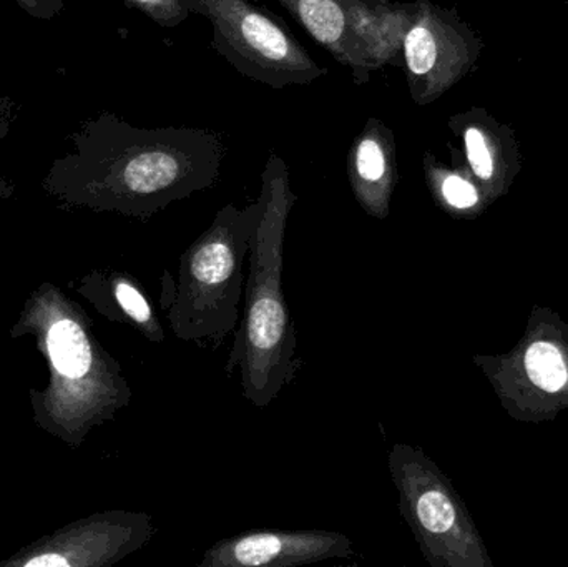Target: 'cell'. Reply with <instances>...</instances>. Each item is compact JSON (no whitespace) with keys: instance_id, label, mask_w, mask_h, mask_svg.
Returning a JSON list of instances; mask_svg holds the SVG:
<instances>
[{"instance_id":"1","label":"cell","mask_w":568,"mask_h":567,"mask_svg":"<svg viewBox=\"0 0 568 567\" xmlns=\"http://www.w3.org/2000/svg\"><path fill=\"white\" fill-rule=\"evenodd\" d=\"M69 139L73 152L53 160L43 190L65 206L142 222L215 186L226 153L215 130L140 129L112 112L87 120Z\"/></svg>"},{"instance_id":"2","label":"cell","mask_w":568,"mask_h":567,"mask_svg":"<svg viewBox=\"0 0 568 567\" xmlns=\"http://www.w3.org/2000/svg\"><path fill=\"white\" fill-rule=\"evenodd\" d=\"M262 215L253 233L242 322L226 360V375L240 372L242 395L258 409L268 408L293 385L303 368L297 333L283 288L284 235L297 196L290 170L270 153L262 173Z\"/></svg>"},{"instance_id":"3","label":"cell","mask_w":568,"mask_h":567,"mask_svg":"<svg viewBox=\"0 0 568 567\" xmlns=\"http://www.w3.org/2000/svg\"><path fill=\"white\" fill-rule=\"evenodd\" d=\"M32 333L45 353L50 385L32 392L40 428L77 448L95 426L112 422L132 402L120 363L100 345L92 322L55 286L33 293L13 330Z\"/></svg>"},{"instance_id":"4","label":"cell","mask_w":568,"mask_h":567,"mask_svg":"<svg viewBox=\"0 0 568 567\" xmlns=\"http://www.w3.org/2000/svg\"><path fill=\"white\" fill-rule=\"evenodd\" d=\"M262 202L229 203L182 253L175 279H162V308L180 342L216 350L235 332L245 292V263Z\"/></svg>"},{"instance_id":"5","label":"cell","mask_w":568,"mask_h":567,"mask_svg":"<svg viewBox=\"0 0 568 567\" xmlns=\"http://www.w3.org/2000/svg\"><path fill=\"white\" fill-rule=\"evenodd\" d=\"M400 516L433 567H493L459 493L419 446L394 443L387 455Z\"/></svg>"},{"instance_id":"6","label":"cell","mask_w":568,"mask_h":567,"mask_svg":"<svg viewBox=\"0 0 568 567\" xmlns=\"http://www.w3.org/2000/svg\"><path fill=\"white\" fill-rule=\"evenodd\" d=\"M213 27V49L242 75L272 89L307 85L326 75L275 13L253 0H182Z\"/></svg>"},{"instance_id":"7","label":"cell","mask_w":568,"mask_h":567,"mask_svg":"<svg viewBox=\"0 0 568 567\" xmlns=\"http://www.w3.org/2000/svg\"><path fill=\"white\" fill-rule=\"evenodd\" d=\"M293 19L353 77L369 82L386 65L403 69L409 2L393 0H278Z\"/></svg>"},{"instance_id":"8","label":"cell","mask_w":568,"mask_h":567,"mask_svg":"<svg viewBox=\"0 0 568 567\" xmlns=\"http://www.w3.org/2000/svg\"><path fill=\"white\" fill-rule=\"evenodd\" d=\"M476 363L516 418L540 422L568 408V328L557 316L534 315L509 355Z\"/></svg>"},{"instance_id":"9","label":"cell","mask_w":568,"mask_h":567,"mask_svg":"<svg viewBox=\"0 0 568 567\" xmlns=\"http://www.w3.org/2000/svg\"><path fill=\"white\" fill-rule=\"evenodd\" d=\"M479 53V40L459 17L430 0L409 2L403 39V70L410 97L427 105L459 82Z\"/></svg>"},{"instance_id":"10","label":"cell","mask_w":568,"mask_h":567,"mask_svg":"<svg viewBox=\"0 0 568 567\" xmlns=\"http://www.w3.org/2000/svg\"><path fill=\"white\" fill-rule=\"evenodd\" d=\"M155 533V523L146 513H97L33 543L0 566H113L149 545Z\"/></svg>"},{"instance_id":"11","label":"cell","mask_w":568,"mask_h":567,"mask_svg":"<svg viewBox=\"0 0 568 567\" xmlns=\"http://www.w3.org/2000/svg\"><path fill=\"white\" fill-rule=\"evenodd\" d=\"M354 556L353 539L326 529H265L220 539L199 567H294Z\"/></svg>"},{"instance_id":"12","label":"cell","mask_w":568,"mask_h":567,"mask_svg":"<svg viewBox=\"0 0 568 567\" xmlns=\"http://www.w3.org/2000/svg\"><path fill=\"white\" fill-rule=\"evenodd\" d=\"M347 179L357 205L376 220L390 215L397 179L396 136L383 120L371 117L347 152Z\"/></svg>"},{"instance_id":"13","label":"cell","mask_w":568,"mask_h":567,"mask_svg":"<svg viewBox=\"0 0 568 567\" xmlns=\"http://www.w3.org/2000/svg\"><path fill=\"white\" fill-rule=\"evenodd\" d=\"M80 293L112 322L133 326L149 342H165V328L143 286L126 273L93 272L80 282Z\"/></svg>"},{"instance_id":"14","label":"cell","mask_w":568,"mask_h":567,"mask_svg":"<svg viewBox=\"0 0 568 567\" xmlns=\"http://www.w3.org/2000/svg\"><path fill=\"white\" fill-rule=\"evenodd\" d=\"M424 175L434 200L454 216H467L483 206L479 186L459 170L447 169L434 155H424Z\"/></svg>"},{"instance_id":"15","label":"cell","mask_w":568,"mask_h":567,"mask_svg":"<svg viewBox=\"0 0 568 567\" xmlns=\"http://www.w3.org/2000/svg\"><path fill=\"white\" fill-rule=\"evenodd\" d=\"M450 126L463 136L467 165L474 179L480 183L487 195L496 192L500 176L496 136L473 113L454 117Z\"/></svg>"},{"instance_id":"16","label":"cell","mask_w":568,"mask_h":567,"mask_svg":"<svg viewBox=\"0 0 568 567\" xmlns=\"http://www.w3.org/2000/svg\"><path fill=\"white\" fill-rule=\"evenodd\" d=\"M125 3L145 13L163 29H175L192 16L182 0H125Z\"/></svg>"},{"instance_id":"17","label":"cell","mask_w":568,"mask_h":567,"mask_svg":"<svg viewBox=\"0 0 568 567\" xmlns=\"http://www.w3.org/2000/svg\"><path fill=\"white\" fill-rule=\"evenodd\" d=\"M17 112H19V105H17L12 97H0V142L9 135L10 126H12L13 120H16ZM13 192H16L13 183H10L9 180L0 175V199H12Z\"/></svg>"},{"instance_id":"18","label":"cell","mask_w":568,"mask_h":567,"mask_svg":"<svg viewBox=\"0 0 568 567\" xmlns=\"http://www.w3.org/2000/svg\"><path fill=\"white\" fill-rule=\"evenodd\" d=\"M16 2L27 16L39 20L55 19L65 7V0H16Z\"/></svg>"}]
</instances>
